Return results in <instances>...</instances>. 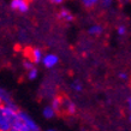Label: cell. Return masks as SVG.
Wrapping results in <instances>:
<instances>
[{
	"instance_id": "6da1fadb",
	"label": "cell",
	"mask_w": 131,
	"mask_h": 131,
	"mask_svg": "<svg viewBox=\"0 0 131 131\" xmlns=\"http://www.w3.org/2000/svg\"><path fill=\"white\" fill-rule=\"evenodd\" d=\"M18 112L19 108L15 102L11 105H0V131H12Z\"/></svg>"
},
{
	"instance_id": "7a4b0ae2",
	"label": "cell",
	"mask_w": 131,
	"mask_h": 131,
	"mask_svg": "<svg viewBox=\"0 0 131 131\" xmlns=\"http://www.w3.org/2000/svg\"><path fill=\"white\" fill-rule=\"evenodd\" d=\"M12 130H17V131H41L40 126L35 123V120L32 119L31 117L25 113V112L20 111L18 112L17 115V120L15 123V126Z\"/></svg>"
},
{
	"instance_id": "3957f363",
	"label": "cell",
	"mask_w": 131,
	"mask_h": 131,
	"mask_svg": "<svg viewBox=\"0 0 131 131\" xmlns=\"http://www.w3.org/2000/svg\"><path fill=\"white\" fill-rule=\"evenodd\" d=\"M11 7L16 11L24 13L29 10V4L24 0H13V1H11Z\"/></svg>"
},
{
	"instance_id": "277c9868",
	"label": "cell",
	"mask_w": 131,
	"mask_h": 131,
	"mask_svg": "<svg viewBox=\"0 0 131 131\" xmlns=\"http://www.w3.org/2000/svg\"><path fill=\"white\" fill-rule=\"evenodd\" d=\"M42 52L39 48H32L29 52V60L31 61L32 64H39L42 61Z\"/></svg>"
},
{
	"instance_id": "5b68a950",
	"label": "cell",
	"mask_w": 131,
	"mask_h": 131,
	"mask_svg": "<svg viewBox=\"0 0 131 131\" xmlns=\"http://www.w3.org/2000/svg\"><path fill=\"white\" fill-rule=\"evenodd\" d=\"M59 61V58L56 56V54H47L42 58V63L47 69H51L53 66H56Z\"/></svg>"
},
{
	"instance_id": "8992f818",
	"label": "cell",
	"mask_w": 131,
	"mask_h": 131,
	"mask_svg": "<svg viewBox=\"0 0 131 131\" xmlns=\"http://www.w3.org/2000/svg\"><path fill=\"white\" fill-rule=\"evenodd\" d=\"M11 103H13V100L10 93L5 88L0 87V105H11Z\"/></svg>"
},
{
	"instance_id": "52a82bcc",
	"label": "cell",
	"mask_w": 131,
	"mask_h": 131,
	"mask_svg": "<svg viewBox=\"0 0 131 131\" xmlns=\"http://www.w3.org/2000/svg\"><path fill=\"white\" fill-rule=\"evenodd\" d=\"M60 110H64L68 114H73L76 107L73 105V102H71L69 99H63L61 100V108Z\"/></svg>"
},
{
	"instance_id": "ba28073f",
	"label": "cell",
	"mask_w": 131,
	"mask_h": 131,
	"mask_svg": "<svg viewBox=\"0 0 131 131\" xmlns=\"http://www.w3.org/2000/svg\"><path fill=\"white\" fill-rule=\"evenodd\" d=\"M58 18L65 20V22H72V20L75 19V17L72 16L71 12L68 11V10H61L59 12V15H58Z\"/></svg>"
},
{
	"instance_id": "9c48e42d",
	"label": "cell",
	"mask_w": 131,
	"mask_h": 131,
	"mask_svg": "<svg viewBox=\"0 0 131 131\" xmlns=\"http://www.w3.org/2000/svg\"><path fill=\"white\" fill-rule=\"evenodd\" d=\"M42 114L46 119H52L54 115H56V112L53 111V108L51 106H47V107L43 108V111H42Z\"/></svg>"
},
{
	"instance_id": "30bf717a",
	"label": "cell",
	"mask_w": 131,
	"mask_h": 131,
	"mask_svg": "<svg viewBox=\"0 0 131 131\" xmlns=\"http://www.w3.org/2000/svg\"><path fill=\"white\" fill-rule=\"evenodd\" d=\"M51 107L53 108V111L54 112L60 111V108H61V99H60V97H56V99H53Z\"/></svg>"
},
{
	"instance_id": "8fae6325",
	"label": "cell",
	"mask_w": 131,
	"mask_h": 131,
	"mask_svg": "<svg viewBox=\"0 0 131 131\" xmlns=\"http://www.w3.org/2000/svg\"><path fill=\"white\" fill-rule=\"evenodd\" d=\"M89 34H91V35H99V34H101V32L103 31V28L101 27V25H93V27H90L89 28Z\"/></svg>"
},
{
	"instance_id": "7c38bea8",
	"label": "cell",
	"mask_w": 131,
	"mask_h": 131,
	"mask_svg": "<svg viewBox=\"0 0 131 131\" xmlns=\"http://www.w3.org/2000/svg\"><path fill=\"white\" fill-rule=\"evenodd\" d=\"M37 75H39V71H37V69L36 68H34V69H31V70H29L28 71V78L30 81H32V80H35L36 77H37Z\"/></svg>"
},
{
	"instance_id": "4fadbf2b",
	"label": "cell",
	"mask_w": 131,
	"mask_h": 131,
	"mask_svg": "<svg viewBox=\"0 0 131 131\" xmlns=\"http://www.w3.org/2000/svg\"><path fill=\"white\" fill-rule=\"evenodd\" d=\"M23 68L25 69L27 71H29V70H31V69H34L35 66H34V64H32L29 59H25V60L23 61Z\"/></svg>"
},
{
	"instance_id": "5bb4252c",
	"label": "cell",
	"mask_w": 131,
	"mask_h": 131,
	"mask_svg": "<svg viewBox=\"0 0 131 131\" xmlns=\"http://www.w3.org/2000/svg\"><path fill=\"white\" fill-rule=\"evenodd\" d=\"M83 5L85 7H93L96 5V1L95 0H87V1H83Z\"/></svg>"
},
{
	"instance_id": "9a60e30c",
	"label": "cell",
	"mask_w": 131,
	"mask_h": 131,
	"mask_svg": "<svg viewBox=\"0 0 131 131\" xmlns=\"http://www.w3.org/2000/svg\"><path fill=\"white\" fill-rule=\"evenodd\" d=\"M71 87L73 88L76 91H81V90H82V85H81L80 83H72Z\"/></svg>"
},
{
	"instance_id": "2e32d148",
	"label": "cell",
	"mask_w": 131,
	"mask_h": 131,
	"mask_svg": "<svg viewBox=\"0 0 131 131\" xmlns=\"http://www.w3.org/2000/svg\"><path fill=\"white\" fill-rule=\"evenodd\" d=\"M125 32H126V28H125V27H123V25H122V27H119V28H118V34H119V35H124Z\"/></svg>"
},
{
	"instance_id": "e0dca14e",
	"label": "cell",
	"mask_w": 131,
	"mask_h": 131,
	"mask_svg": "<svg viewBox=\"0 0 131 131\" xmlns=\"http://www.w3.org/2000/svg\"><path fill=\"white\" fill-rule=\"evenodd\" d=\"M119 77H120V78H123V80H126L127 75H126V73H119Z\"/></svg>"
},
{
	"instance_id": "ac0fdd59",
	"label": "cell",
	"mask_w": 131,
	"mask_h": 131,
	"mask_svg": "<svg viewBox=\"0 0 131 131\" xmlns=\"http://www.w3.org/2000/svg\"><path fill=\"white\" fill-rule=\"evenodd\" d=\"M127 103H129V108L131 110V97H130L129 100H127Z\"/></svg>"
},
{
	"instance_id": "d6986e66",
	"label": "cell",
	"mask_w": 131,
	"mask_h": 131,
	"mask_svg": "<svg viewBox=\"0 0 131 131\" xmlns=\"http://www.w3.org/2000/svg\"><path fill=\"white\" fill-rule=\"evenodd\" d=\"M47 131H56V130H52V129H51V130H47Z\"/></svg>"
},
{
	"instance_id": "ffe728a7",
	"label": "cell",
	"mask_w": 131,
	"mask_h": 131,
	"mask_svg": "<svg viewBox=\"0 0 131 131\" xmlns=\"http://www.w3.org/2000/svg\"><path fill=\"white\" fill-rule=\"evenodd\" d=\"M130 120H131V115H130Z\"/></svg>"
},
{
	"instance_id": "44dd1931",
	"label": "cell",
	"mask_w": 131,
	"mask_h": 131,
	"mask_svg": "<svg viewBox=\"0 0 131 131\" xmlns=\"http://www.w3.org/2000/svg\"><path fill=\"white\" fill-rule=\"evenodd\" d=\"M12 131H17V130H12Z\"/></svg>"
}]
</instances>
